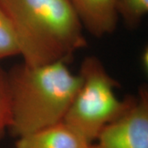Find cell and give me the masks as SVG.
Listing matches in <instances>:
<instances>
[{"label":"cell","instance_id":"cell-7","mask_svg":"<svg viewBox=\"0 0 148 148\" xmlns=\"http://www.w3.org/2000/svg\"><path fill=\"white\" fill-rule=\"evenodd\" d=\"M148 12V0H118V13L127 27H138Z\"/></svg>","mask_w":148,"mask_h":148},{"label":"cell","instance_id":"cell-11","mask_svg":"<svg viewBox=\"0 0 148 148\" xmlns=\"http://www.w3.org/2000/svg\"><path fill=\"white\" fill-rule=\"evenodd\" d=\"M83 148H101L97 144H95V145H94V144H92V143H90V144H88L87 146H86L85 147Z\"/></svg>","mask_w":148,"mask_h":148},{"label":"cell","instance_id":"cell-6","mask_svg":"<svg viewBox=\"0 0 148 148\" xmlns=\"http://www.w3.org/2000/svg\"><path fill=\"white\" fill-rule=\"evenodd\" d=\"M89 143L64 121L17 138L15 148H83Z\"/></svg>","mask_w":148,"mask_h":148},{"label":"cell","instance_id":"cell-3","mask_svg":"<svg viewBox=\"0 0 148 148\" xmlns=\"http://www.w3.org/2000/svg\"><path fill=\"white\" fill-rule=\"evenodd\" d=\"M78 74L82 83L63 121L92 143L103 127L127 109L132 96L125 100L117 97L119 82L95 56L83 59Z\"/></svg>","mask_w":148,"mask_h":148},{"label":"cell","instance_id":"cell-8","mask_svg":"<svg viewBox=\"0 0 148 148\" xmlns=\"http://www.w3.org/2000/svg\"><path fill=\"white\" fill-rule=\"evenodd\" d=\"M19 55L16 34L10 20L0 8V60Z\"/></svg>","mask_w":148,"mask_h":148},{"label":"cell","instance_id":"cell-1","mask_svg":"<svg viewBox=\"0 0 148 148\" xmlns=\"http://www.w3.org/2000/svg\"><path fill=\"white\" fill-rule=\"evenodd\" d=\"M13 27L23 63L40 66L67 62L86 46L79 17L70 0H0Z\"/></svg>","mask_w":148,"mask_h":148},{"label":"cell","instance_id":"cell-2","mask_svg":"<svg viewBox=\"0 0 148 148\" xmlns=\"http://www.w3.org/2000/svg\"><path fill=\"white\" fill-rule=\"evenodd\" d=\"M8 74L11 101L9 131L16 138L64 120L82 83L67 62L31 66L22 63Z\"/></svg>","mask_w":148,"mask_h":148},{"label":"cell","instance_id":"cell-9","mask_svg":"<svg viewBox=\"0 0 148 148\" xmlns=\"http://www.w3.org/2000/svg\"><path fill=\"white\" fill-rule=\"evenodd\" d=\"M11 101L8 74L0 68V138L11 124Z\"/></svg>","mask_w":148,"mask_h":148},{"label":"cell","instance_id":"cell-10","mask_svg":"<svg viewBox=\"0 0 148 148\" xmlns=\"http://www.w3.org/2000/svg\"><path fill=\"white\" fill-rule=\"evenodd\" d=\"M141 64L143 70L147 71L148 69V50L147 49H144L141 54Z\"/></svg>","mask_w":148,"mask_h":148},{"label":"cell","instance_id":"cell-5","mask_svg":"<svg viewBox=\"0 0 148 148\" xmlns=\"http://www.w3.org/2000/svg\"><path fill=\"white\" fill-rule=\"evenodd\" d=\"M84 29L101 38L115 30L118 0H70Z\"/></svg>","mask_w":148,"mask_h":148},{"label":"cell","instance_id":"cell-4","mask_svg":"<svg viewBox=\"0 0 148 148\" xmlns=\"http://www.w3.org/2000/svg\"><path fill=\"white\" fill-rule=\"evenodd\" d=\"M101 148H148V90L137 96L120 115L103 127L96 138Z\"/></svg>","mask_w":148,"mask_h":148}]
</instances>
